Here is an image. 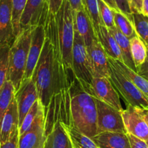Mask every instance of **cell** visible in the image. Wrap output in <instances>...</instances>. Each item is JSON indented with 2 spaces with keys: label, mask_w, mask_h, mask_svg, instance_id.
I'll return each instance as SVG.
<instances>
[{
  "label": "cell",
  "mask_w": 148,
  "mask_h": 148,
  "mask_svg": "<svg viewBox=\"0 0 148 148\" xmlns=\"http://www.w3.org/2000/svg\"><path fill=\"white\" fill-rule=\"evenodd\" d=\"M72 124L90 138L97 132V108L95 97L75 76L70 86Z\"/></svg>",
  "instance_id": "cell-1"
},
{
  "label": "cell",
  "mask_w": 148,
  "mask_h": 148,
  "mask_svg": "<svg viewBox=\"0 0 148 148\" xmlns=\"http://www.w3.org/2000/svg\"><path fill=\"white\" fill-rule=\"evenodd\" d=\"M34 28L22 30L10 47L8 80L12 82L15 92L24 77Z\"/></svg>",
  "instance_id": "cell-2"
},
{
  "label": "cell",
  "mask_w": 148,
  "mask_h": 148,
  "mask_svg": "<svg viewBox=\"0 0 148 148\" xmlns=\"http://www.w3.org/2000/svg\"><path fill=\"white\" fill-rule=\"evenodd\" d=\"M60 52L65 68L73 73L72 62L74 41V25L73 10L68 0H64L60 9L56 14Z\"/></svg>",
  "instance_id": "cell-3"
},
{
  "label": "cell",
  "mask_w": 148,
  "mask_h": 148,
  "mask_svg": "<svg viewBox=\"0 0 148 148\" xmlns=\"http://www.w3.org/2000/svg\"><path fill=\"white\" fill-rule=\"evenodd\" d=\"M110 64V81L129 105L148 110V99L142 92L113 63L108 57Z\"/></svg>",
  "instance_id": "cell-4"
},
{
  "label": "cell",
  "mask_w": 148,
  "mask_h": 148,
  "mask_svg": "<svg viewBox=\"0 0 148 148\" xmlns=\"http://www.w3.org/2000/svg\"><path fill=\"white\" fill-rule=\"evenodd\" d=\"M74 75L84 85L91 90L93 71L86 45L79 33L74 29V41L72 52Z\"/></svg>",
  "instance_id": "cell-5"
},
{
  "label": "cell",
  "mask_w": 148,
  "mask_h": 148,
  "mask_svg": "<svg viewBox=\"0 0 148 148\" xmlns=\"http://www.w3.org/2000/svg\"><path fill=\"white\" fill-rule=\"evenodd\" d=\"M97 108V132H120L126 134L121 111L95 97Z\"/></svg>",
  "instance_id": "cell-6"
},
{
  "label": "cell",
  "mask_w": 148,
  "mask_h": 148,
  "mask_svg": "<svg viewBox=\"0 0 148 148\" xmlns=\"http://www.w3.org/2000/svg\"><path fill=\"white\" fill-rule=\"evenodd\" d=\"M126 133L134 135L142 140H148V124L144 119L142 109L128 105L126 109L121 111Z\"/></svg>",
  "instance_id": "cell-7"
},
{
  "label": "cell",
  "mask_w": 148,
  "mask_h": 148,
  "mask_svg": "<svg viewBox=\"0 0 148 148\" xmlns=\"http://www.w3.org/2000/svg\"><path fill=\"white\" fill-rule=\"evenodd\" d=\"M91 90L95 97L108 104L118 110L122 111L123 110L119 93L108 78L93 77Z\"/></svg>",
  "instance_id": "cell-8"
},
{
  "label": "cell",
  "mask_w": 148,
  "mask_h": 148,
  "mask_svg": "<svg viewBox=\"0 0 148 148\" xmlns=\"http://www.w3.org/2000/svg\"><path fill=\"white\" fill-rule=\"evenodd\" d=\"M15 98L18 105L19 113V127L22 123L25 115L39 99L36 87L31 79H23L18 90L15 92Z\"/></svg>",
  "instance_id": "cell-9"
},
{
  "label": "cell",
  "mask_w": 148,
  "mask_h": 148,
  "mask_svg": "<svg viewBox=\"0 0 148 148\" xmlns=\"http://www.w3.org/2000/svg\"><path fill=\"white\" fill-rule=\"evenodd\" d=\"M45 41V28H44L43 23H41L39 25L34 27L33 30L31 45H30L29 52H28V60H27L23 79H31L32 76L33 72L35 69L37 62L39 60V57L42 53Z\"/></svg>",
  "instance_id": "cell-10"
},
{
  "label": "cell",
  "mask_w": 148,
  "mask_h": 148,
  "mask_svg": "<svg viewBox=\"0 0 148 148\" xmlns=\"http://www.w3.org/2000/svg\"><path fill=\"white\" fill-rule=\"evenodd\" d=\"M14 39L12 0H0V47L10 46Z\"/></svg>",
  "instance_id": "cell-11"
},
{
  "label": "cell",
  "mask_w": 148,
  "mask_h": 148,
  "mask_svg": "<svg viewBox=\"0 0 148 148\" xmlns=\"http://www.w3.org/2000/svg\"><path fill=\"white\" fill-rule=\"evenodd\" d=\"M87 49L92 64L94 77H105L110 79V64L108 55L98 39L94 41Z\"/></svg>",
  "instance_id": "cell-12"
},
{
  "label": "cell",
  "mask_w": 148,
  "mask_h": 148,
  "mask_svg": "<svg viewBox=\"0 0 148 148\" xmlns=\"http://www.w3.org/2000/svg\"><path fill=\"white\" fill-rule=\"evenodd\" d=\"M47 139L45 117L39 119L31 129L19 136L18 148H43Z\"/></svg>",
  "instance_id": "cell-13"
},
{
  "label": "cell",
  "mask_w": 148,
  "mask_h": 148,
  "mask_svg": "<svg viewBox=\"0 0 148 148\" xmlns=\"http://www.w3.org/2000/svg\"><path fill=\"white\" fill-rule=\"evenodd\" d=\"M73 17L74 29L82 36L86 48H89L97 38L85 8L76 11L73 10Z\"/></svg>",
  "instance_id": "cell-14"
},
{
  "label": "cell",
  "mask_w": 148,
  "mask_h": 148,
  "mask_svg": "<svg viewBox=\"0 0 148 148\" xmlns=\"http://www.w3.org/2000/svg\"><path fill=\"white\" fill-rule=\"evenodd\" d=\"M45 5L46 0H27L20 22L21 31L40 24Z\"/></svg>",
  "instance_id": "cell-15"
},
{
  "label": "cell",
  "mask_w": 148,
  "mask_h": 148,
  "mask_svg": "<svg viewBox=\"0 0 148 148\" xmlns=\"http://www.w3.org/2000/svg\"><path fill=\"white\" fill-rule=\"evenodd\" d=\"M18 129H19V113H18L16 99L14 97L11 103L10 104L2 119L1 130H0V145H2L9 140L11 135Z\"/></svg>",
  "instance_id": "cell-16"
},
{
  "label": "cell",
  "mask_w": 148,
  "mask_h": 148,
  "mask_svg": "<svg viewBox=\"0 0 148 148\" xmlns=\"http://www.w3.org/2000/svg\"><path fill=\"white\" fill-rule=\"evenodd\" d=\"M99 148H132L127 134L102 132L92 138Z\"/></svg>",
  "instance_id": "cell-17"
},
{
  "label": "cell",
  "mask_w": 148,
  "mask_h": 148,
  "mask_svg": "<svg viewBox=\"0 0 148 148\" xmlns=\"http://www.w3.org/2000/svg\"><path fill=\"white\" fill-rule=\"evenodd\" d=\"M43 148H73L65 125L57 122L47 135Z\"/></svg>",
  "instance_id": "cell-18"
},
{
  "label": "cell",
  "mask_w": 148,
  "mask_h": 148,
  "mask_svg": "<svg viewBox=\"0 0 148 148\" xmlns=\"http://www.w3.org/2000/svg\"><path fill=\"white\" fill-rule=\"evenodd\" d=\"M97 38L103 47L108 57L123 62L121 52L114 36L104 25H101L99 33Z\"/></svg>",
  "instance_id": "cell-19"
},
{
  "label": "cell",
  "mask_w": 148,
  "mask_h": 148,
  "mask_svg": "<svg viewBox=\"0 0 148 148\" xmlns=\"http://www.w3.org/2000/svg\"><path fill=\"white\" fill-rule=\"evenodd\" d=\"M109 31L114 36L115 39L119 45V49L121 52L123 62L126 66L136 72V68L134 65V62L133 58H132V52H131L130 39L125 35H123L116 28L113 30H109Z\"/></svg>",
  "instance_id": "cell-20"
},
{
  "label": "cell",
  "mask_w": 148,
  "mask_h": 148,
  "mask_svg": "<svg viewBox=\"0 0 148 148\" xmlns=\"http://www.w3.org/2000/svg\"><path fill=\"white\" fill-rule=\"evenodd\" d=\"M109 58L113 62V63L143 93V95L148 99V81L139 75L136 71L126 66L122 61L114 60L111 58Z\"/></svg>",
  "instance_id": "cell-21"
},
{
  "label": "cell",
  "mask_w": 148,
  "mask_h": 148,
  "mask_svg": "<svg viewBox=\"0 0 148 148\" xmlns=\"http://www.w3.org/2000/svg\"><path fill=\"white\" fill-rule=\"evenodd\" d=\"M45 117V108L39 98L34 102L28 113L25 115L22 123L19 127V136L31 129L34 123L39 119Z\"/></svg>",
  "instance_id": "cell-22"
},
{
  "label": "cell",
  "mask_w": 148,
  "mask_h": 148,
  "mask_svg": "<svg viewBox=\"0 0 148 148\" xmlns=\"http://www.w3.org/2000/svg\"><path fill=\"white\" fill-rule=\"evenodd\" d=\"M65 126L73 148H99L92 138L84 134L73 125H65Z\"/></svg>",
  "instance_id": "cell-23"
},
{
  "label": "cell",
  "mask_w": 148,
  "mask_h": 148,
  "mask_svg": "<svg viewBox=\"0 0 148 148\" xmlns=\"http://www.w3.org/2000/svg\"><path fill=\"white\" fill-rule=\"evenodd\" d=\"M15 90L12 82L7 80L0 89V130L2 126V119L7 110L15 97Z\"/></svg>",
  "instance_id": "cell-24"
},
{
  "label": "cell",
  "mask_w": 148,
  "mask_h": 148,
  "mask_svg": "<svg viewBox=\"0 0 148 148\" xmlns=\"http://www.w3.org/2000/svg\"><path fill=\"white\" fill-rule=\"evenodd\" d=\"M113 14L115 25L119 31L129 39L137 36L134 23L124 14L119 10H113Z\"/></svg>",
  "instance_id": "cell-25"
},
{
  "label": "cell",
  "mask_w": 148,
  "mask_h": 148,
  "mask_svg": "<svg viewBox=\"0 0 148 148\" xmlns=\"http://www.w3.org/2000/svg\"><path fill=\"white\" fill-rule=\"evenodd\" d=\"M130 46L132 58L136 68H137L142 65L146 60L147 57V49L138 36L130 39Z\"/></svg>",
  "instance_id": "cell-26"
},
{
  "label": "cell",
  "mask_w": 148,
  "mask_h": 148,
  "mask_svg": "<svg viewBox=\"0 0 148 148\" xmlns=\"http://www.w3.org/2000/svg\"><path fill=\"white\" fill-rule=\"evenodd\" d=\"M84 8L93 25L96 36H97L101 25H103L99 15L98 0H84Z\"/></svg>",
  "instance_id": "cell-27"
},
{
  "label": "cell",
  "mask_w": 148,
  "mask_h": 148,
  "mask_svg": "<svg viewBox=\"0 0 148 148\" xmlns=\"http://www.w3.org/2000/svg\"><path fill=\"white\" fill-rule=\"evenodd\" d=\"M133 23L136 34L144 42L148 52V18L141 13H133Z\"/></svg>",
  "instance_id": "cell-28"
},
{
  "label": "cell",
  "mask_w": 148,
  "mask_h": 148,
  "mask_svg": "<svg viewBox=\"0 0 148 148\" xmlns=\"http://www.w3.org/2000/svg\"><path fill=\"white\" fill-rule=\"evenodd\" d=\"M27 0H12V25L15 38L21 32V18L25 9Z\"/></svg>",
  "instance_id": "cell-29"
},
{
  "label": "cell",
  "mask_w": 148,
  "mask_h": 148,
  "mask_svg": "<svg viewBox=\"0 0 148 148\" xmlns=\"http://www.w3.org/2000/svg\"><path fill=\"white\" fill-rule=\"evenodd\" d=\"M10 45L0 47V89L8 80Z\"/></svg>",
  "instance_id": "cell-30"
},
{
  "label": "cell",
  "mask_w": 148,
  "mask_h": 148,
  "mask_svg": "<svg viewBox=\"0 0 148 148\" xmlns=\"http://www.w3.org/2000/svg\"><path fill=\"white\" fill-rule=\"evenodd\" d=\"M99 3V10L100 19L102 24L108 30H113L116 28L113 18V10L106 5L102 0H98Z\"/></svg>",
  "instance_id": "cell-31"
},
{
  "label": "cell",
  "mask_w": 148,
  "mask_h": 148,
  "mask_svg": "<svg viewBox=\"0 0 148 148\" xmlns=\"http://www.w3.org/2000/svg\"><path fill=\"white\" fill-rule=\"evenodd\" d=\"M114 1L117 5L119 10L123 14H124L133 23V13L132 12L128 0H114Z\"/></svg>",
  "instance_id": "cell-32"
},
{
  "label": "cell",
  "mask_w": 148,
  "mask_h": 148,
  "mask_svg": "<svg viewBox=\"0 0 148 148\" xmlns=\"http://www.w3.org/2000/svg\"><path fill=\"white\" fill-rule=\"evenodd\" d=\"M18 140H19V129L13 132L9 140L2 145H0V148H18Z\"/></svg>",
  "instance_id": "cell-33"
},
{
  "label": "cell",
  "mask_w": 148,
  "mask_h": 148,
  "mask_svg": "<svg viewBox=\"0 0 148 148\" xmlns=\"http://www.w3.org/2000/svg\"><path fill=\"white\" fill-rule=\"evenodd\" d=\"M127 134V136L129 137L132 148H148V145L145 141L142 140V139H139V138L136 137V136L130 134Z\"/></svg>",
  "instance_id": "cell-34"
},
{
  "label": "cell",
  "mask_w": 148,
  "mask_h": 148,
  "mask_svg": "<svg viewBox=\"0 0 148 148\" xmlns=\"http://www.w3.org/2000/svg\"><path fill=\"white\" fill-rule=\"evenodd\" d=\"M64 0H46L48 10L53 15H56L60 9Z\"/></svg>",
  "instance_id": "cell-35"
},
{
  "label": "cell",
  "mask_w": 148,
  "mask_h": 148,
  "mask_svg": "<svg viewBox=\"0 0 148 148\" xmlns=\"http://www.w3.org/2000/svg\"><path fill=\"white\" fill-rule=\"evenodd\" d=\"M136 73L141 76L148 81V52H147V57L146 60L144 62V63L142 65L136 68Z\"/></svg>",
  "instance_id": "cell-36"
},
{
  "label": "cell",
  "mask_w": 148,
  "mask_h": 148,
  "mask_svg": "<svg viewBox=\"0 0 148 148\" xmlns=\"http://www.w3.org/2000/svg\"><path fill=\"white\" fill-rule=\"evenodd\" d=\"M132 13H141L142 0H128Z\"/></svg>",
  "instance_id": "cell-37"
},
{
  "label": "cell",
  "mask_w": 148,
  "mask_h": 148,
  "mask_svg": "<svg viewBox=\"0 0 148 148\" xmlns=\"http://www.w3.org/2000/svg\"><path fill=\"white\" fill-rule=\"evenodd\" d=\"M71 9L73 11L84 8V0H68Z\"/></svg>",
  "instance_id": "cell-38"
},
{
  "label": "cell",
  "mask_w": 148,
  "mask_h": 148,
  "mask_svg": "<svg viewBox=\"0 0 148 148\" xmlns=\"http://www.w3.org/2000/svg\"><path fill=\"white\" fill-rule=\"evenodd\" d=\"M141 14L148 18V0H142Z\"/></svg>",
  "instance_id": "cell-39"
},
{
  "label": "cell",
  "mask_w": 148,
  "mask_h": 148,
  "mask_svg": "<svg viewBox=\"0 0 148 148\" xmlns=\"http://www.w3.org/2000/svg\"><path fill=\"white\" fill-rule=\"evenodd\" d=\"M142 113L144 119H145V120L146 121L148 124V110H142Z\"/></svg>",
  "instance_id": "cell-40"
},
{
  "label": "cell",
  "mask_w": 148,
  "mask_h": 148,
  "mask_svg": "<svg viewBox=\"0 0 148 148\" xmlns=\"http://www.w3.org/2000/svg\"><path fill=\"white\" fill-rule=\"evenodd\" d=\"M147 142V145H148V140H147V142Z\"/></svg>",
  "instance_id": "cell-41"
}]
</instances>
